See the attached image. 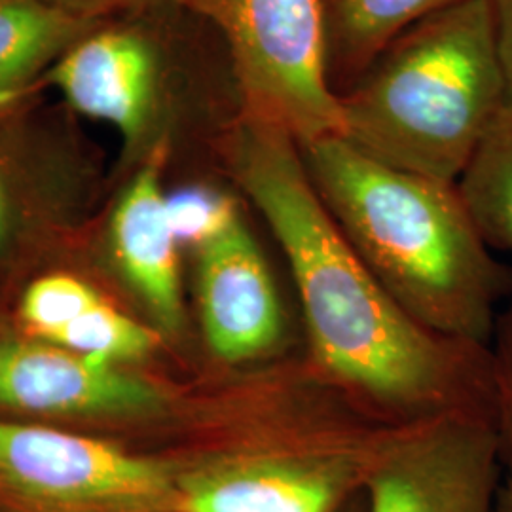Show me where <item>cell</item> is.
<instances>
[{
  "instance_id": "obj_7",
  "label": "cell",
  "mask_w": 512,
  "mask_h": 512,
  "mask_svg": "<svg viewBox=\"0 0 512 512\" xmlns=\"http://www.w3.org/2000/svg\"><path fill=\"white\" fill-rule=\"evenodd\" d=\"M503 480L495 412L467 408L397 427L361 495L366 512H494Z\"/></svg>"
},
{
  "instance_id": "obj_5",
  "label": "cell",
  "mask_w": 512,
  "mask_h": 512,
  "mask_svg": "<svg viewBox=\"0 0 512 512\" xmlns=\"http://www.w3.org/2000/svg\"><path fill=\"white\" fill-rule=\"evenodd\" d=\"M188 12L177 4L101 19L61 55L44 80L73 112L114 129L141 164L194 109H217L192 73Z\"/></svg>"
},
{
  "instance_id": "obj_4",
  "label": "cell",
  "mask_w": 512,
  "mask_h": 512,
  "mask_svg": "<svg viewBox=\"0 0 512 512\" xmlns=\"http://www.w3.org/2000/svg\"><path fill=\"white\" fill-rule=\"evenodd\" d=\"M338 101L349 145L458 183L507 110L492 2L461 0L416 23Z\"/></svg>"
},
{
  "instance_id": "obj_20",
  "label": "cell",
  "mask_w": 512,
  "mask_h": 512,
  "mask_svg": "<svg viewBox=\"0 0 512 512\" xmlns=\"http://www.w3.org/2000/svg\"><path fill=\"white\" fill-rule=\"evenodd\" d=\"M74 14L92 19H107L128 12H141L175 4V0H50Z\"/></svg>"
},
{
  "instance_id": "obj_13",
  "label": "cell",
  "mask_w": 512,
  "mask_h": 512,
  "mask_svg": "<svg viewBox=\"0 0 512 512\" xmlns=\"http://www.w3.org/2000/svg\"><path fill=\"white\" fill-rule=\"evenodd\" d=\"M458 2L461 0H323L332 90L336 95L349 90L395 38Z\"/></svg>"
},
{
  "instance_id": "obj_19",
  "label": "cell",
  "mask_w": 512,
  "mask_h": 512,
  "mask_svg": "<svg viewBox=\"0 0 512 512\" xmlns=\"http://www.w3.org/2000/svg\"><path fill=\"white\" fill-rule=\"evenodd\" d=\"M490 349L494 361L495 421L501 458L505 476L512 478V304L497 317Z\"/></svg>"
},
{
  "instance_id": "obj_16",
  "label": "cell",
  "mask_w": 512,
  "mask_h": 512,
  "mask_svg": "<svg viewBox=\"0 0 512 512\" xmlns=\"http://www.w3.org/2000/svg\"><path fill=\"white\" fill-rule=\"evenodd\" d=\"M57 109L59 103L50 105L40 95L0 110V251L16 238L23 219L18 175L21 156L37 143Z\"/></svg>"
},
{
  "instance_id": "obj_11",
  "label": "cell",
  "mask_w": 512,
  "mask_h": 512,
  "mask_svg": "<svg viewBox=\"0 0 512 512\" xmlns=\"http://www.w3.org/2000/svg\"><path fill=\"white\" fill-rule=\"evenodd\" d=\"M171 145L154 148L135 165L110 209L109 241L120 270L162 332L183 329L179 251L165 207L164 175Z\"/></svg>"
},
{
  "instance_id": "obj_10",
  "label": "cell",
  "mask_w": 512,
  "mask_h": 512,
  "mask_svg": "<svg viewBox=\"0 0 512 512\" xmlns=\"http://www.w3.org/2000/svg\"><path fill=\"white\" fill-rule=\"evenodd\" d=\"M169 395L65 348L0 342V404L42 414H158Z\"/></svg>"
},
{
  "instance_id": "obj_22",
  "label": "cell",
  "mask_w": 512,
  "mask_h": 512,
  "mask_svg": "<svg viewBox=\"0 0 512 512\" xmlns=\"http://www.w3.org/2000/svg\"><path fill=\"white\" fill-rule=\"evenodd\" d=\"M494 512H512V478L505 476L503 486L497 495Z\"/></svg>"
},
{
  "instance_id": "obj_9",
  "label": "cell",
  "mask_w": 512,
  "mask_h": 512,
  "mask_svg": "<svg viewBox=\"0 0 512 512\" xmlns=\"http://www.w3.org/2000/svg\"><path fill=\"white\" fill-rule=\"evenodd\" d=\"M196 293L205 346L226 368L294 349L274 274L245 217L196 249Z\"/></svg>"
},
{
  "instance_id": "obj_18",
  "label": "cell",
  "mask_w": 512,
  "mask_h": 512,
  "mask_svg": "<svg viewBox=\"0 0 512 512\" xmlns=\"http://www.w3.org/2000/svg\"><path fill=\"white\" fill-rule=\"evenodd\" d=\"M97 302H101L99 294L80 279L71 275H48L25 291L21 315L42 338H50Z\"/></svg>"
},
{
  "instance_id": "obj_12",
  "label": "cell",
  "mask_w": 512,
  "mask_h": 512,
  "mask_svg": "<svg viewBox=\"0 0 512 512\" xmlns=\"http://www.w3.org/2000/svg\"><path fill=\"white\" fill-rule=\"evenodd\" d=\"M99 21L50 0H0V110L40 97L61 55Z\"/></svg>"
},
{
  "instance_id": "obj_21",
  "label": "cell",
  "mask_w": 512,
  "mask_h": 512,
  "mask_svg": "<svg viewBox=\"0 0 512 512\" xmlns=\"http://www.w3.org/2000/svg\"><path fill=\"white\" fill-rule=\"evenodd\" d=\"M494 10L499 54L507 82V112H512V0H490Z\"/></svg>"
},
{
  "instance_id": "obj_8",
  "label": "cell",
  "mask_w": 512,
  "mask_h": 512,
  "mask_svg": "<svg viewBox=\"0 0 512 512\" xmlns=\"http://www.w3.org/2000/svg\"><path fill=\"white\" fill-rule=\"evenodd\" d=\"M0 475L25 494L105 501L131 512H175L167 459L46 427L0 421Z\"/></svg>"
},
{
  "instance_id": "obj_2",
  "label": "cell",
  "mask_w": 512,
  "mask_h": 512,
  "mask_svg": "<svg viewBox=\"0 0 512 512\" xmlns=\"http://www.w3.org/2000/svg\"><path fill=\"white\" fill-rule=\"evenodd\" d=\"M236 374L222 403V439L167 459L175 512L344 511L401 425L368 414L304 348Z\"/></svg>"
},
{
  "instance_id": "obj_1",
  "label": "cell",
  "mask_w": 512,
  "mask_h": 512,
  "mask_svg": "<svg viewBox=\"0 0 512 512\" xmlns=\"http://www.w3.org/2000/svg\"><path fill=\"white\" fill-rule=\"evenodd\" d=\"M215 148L285 256L304 351L332 384L389 425L495 412L492 349L429 332L395 304L332 219L289 133L236 112Z\"/></svg>"
},
{
  "instance_id": "obj_14",
  "label": "cell",
  "mask_w": 512,
  "mask_h": 512,
  "mask_svg": "<svg viewBox=\"0 0 512 512\" xmlns=\"http://www.w3.org/2000/svg\"><path fill=\"white\" fill-rule=\"evenodd\" d=\"M456 184L486 245L512 255V112L505 110Z\"/></svg>"
},
{
  "instance_id": "obj_17",
  "label": "cell",
  "mask_w": 512,
  "mask_h": 512,
  "mask_svg": "<svg viewBox=\"0 0 512 512\" xmlns=\"http://www.w3.org/2000/svg\"><path fill=\"white\" fill-rule=\"evenodd\" d=\"M165 207L179 245L194 251L219 238L243 217L238 198L215 184L177 186L165 194Z\"/></svg>"
},
{
  "instance_id": "obj_15",
  "label": "cell",
  "mask_w": 512,
  "mask_h": 512,
  "mask_svg": "<svg viewBox=\"0 0 512 512\" xmlns=\"http://www.w3.org/2000/svg\"><path fill=\"white\" fill-rule=\"evenodd\" d=\"M59 348L114 365L143 359L160 346V332L114 310L103 300L46 338Z\"/></svg>"
},
{
  "instance_id": "obj_6",
  "label": "cell",
  "mask_w": 512,
  "mask_h": 512,
  "mask_svg": "<svg viewBox=\"0 0 512 512\" xmlns=\"http://www.w3.org/2000/svg\"><path fill=\"white\" fill-rule=\"evenodd\" d=\"M219 35L238 114L298 145L342 133L330 86L323 0H175Z\"/></svg>"
},
{
  "instance_id": "obj_3",
  "label": "cell",
  "mask_w": 512,
  "mask_h": 512,
  "mask_svg": "<svg viewBox=\"0 0 512 512\" xmlns=\"http://www.w3.org/2000/svg\"><path fill=\"white\" fill-rule=\"evenodd\" d=\"M298 147L332 219L395 304L429 332L490 348L512 272L478 234L458 184L384 164L338 135Z\"/></svg>"
}]
</instances>
